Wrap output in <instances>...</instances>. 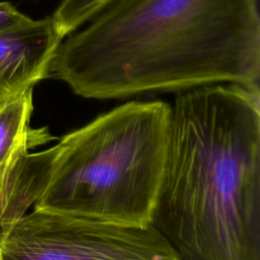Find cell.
<instances>
[{"label": "cell", "instance_id": "cell-1", "mask_svg": "<svg viewBox=\"0 0 260 260\" xmlns=\"http://www.w3.org/2000/svg\"><path fill=\"white\" fill-rule=\"evenodd\" d=\"M86 23L49 71L79 96L259 87V0H114Z\"/></svg>", "mask_w": 260, "mask_h": 260}, {"label": "cell", "instance_id": "cell-2", "mask_svg": "<svg viewBox=\"0 0 260 260\" xmlns=\"http://www.w3.org/2000/svg\"><path fill=\"white\" fill-rule=\"evenodd\" d=\"M151 224L181 260H260L259 87L177 92Z\"/></svg>", "mask_w": 260, "mask_h": 260}, {"label": "cell", "instance_id": "cell-3", "mask_svg": "<svg viewBox=\"0 0 260 260\" xmlns=\"http://www.w3.org/2000/svg\"><path fill=\"white\" fill-rule=\"evenodd\" d=\"M170 104L131 101L65 134L34 209L151 224L165 169Z\"/></svg>", "mask_w": 260, "mask_h": 260}, {"label": "cell", "instance_id": "cell-4", "mask_svg": "<svg viewBox=\"0 0 260 260\" xmlns=\"http://www.w3.org/2000/svg\"><path fill=\"white\" fill-rule=\"evenodd\" d=\"M2 260H181L152 225L34 209L0 233Z\"/></svg>", "mask_w": 260, "mask_h": 260}, {"label": "cell", "instance_id": "cell-5", "mask_svg": "<svg viewBox=\"0 0 260 260\" xmlns=\"http://www.w3.org/2000/svg\"><path fill=\"white\" fill-rule=\"evenodd\" d=\"M64 38L51 16L0 31V103L15 98L49 77Z\"/></svg>", "mask_w": 260, "mask_h": 260}, {"label": "cell", "instance_id": "cell-6", "mask_svg": "<svg viewBox=\"0 0 260 260\" xmlns=\"http://www.w3.org/2000/svg\"><path fill=\"white\" fill-rule=\"evenodd\" d=\"M56 145L37 152L24 150L0 169V233L25 214L45 190Z\"/></svg>", "mask_w": 260, "mask_h": 260}, {"label": "cell", "instance_id": "cell-7", "mask_svg": "<svg viewBox=\"0 0 260 260\" xmlns=\"http://www.w3.org/2000/svg\"><path fill=\"white\" fill-rule=\"evenodd\" d=\"M32 89L0 103V169L24 150H29L51 136L46 129H31Z\"/></svg>", "mask_w": 260, "mask_h": 260}, {"label": "cell", "instance_id": "cell-8", "mask_svg": "<svg viewBox=\"0 0 260 260\" xmlns=\"http://www.w3.org/2000/svg\"><path fill=\"white\" fill-rule=\"evenodd\" d=\"M114 0H61L51 15L59 34L65 38L83 26Z\"/></svg>", "mask_w": 260, "mask_h": 260}, {"label": "cell", "instance_id": "cell-9", "mask_svg": "<svg viewBox=\"0 0 260 260\" xmlns=\"http://www.w3.org/2000/svg\"><path fill=\"white\" fill-rule=\"evenodd\" d=\"M29 18L18 11L10 2H0V31L19 25Z\"/></svg>", "mask_w": 260, "mask_h": 260}, {"label": "cell", "instance_id": "cell-10", "mask_svg": "<svg viewBox=\"0 0 260 260\" xmlns=\"http://www.w3.org/2000/svg\"><path fill=\"white\" fill-rule=\"evenodd\" d=\"M0 260H2V259H1V255H0Z\"/></svg>", "mask_w": 260, "mask_h": 260}]
</instances>
